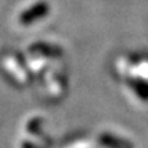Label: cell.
<instances>
[{
    "instance_id": "6da1fadb",
    "label": "cell",
    "mask_w": 148,
    "mask_h": 148,
    "mask_svg": "<svg viewBox=\"0 0 148 148\" xmlns=\"http://www.w3.org/2000/svg\"><path fill=\"white\" fill-rule=\"evenodd\" d=\"M49 10H50V7L46 1H38L36 4H33L32 7H29L27 10H25L20 14L19 22L22 25H25V26L32 25V23H35V22L46 17L49 14Z\"/></svg>"
}]
</instances>
